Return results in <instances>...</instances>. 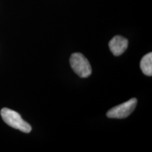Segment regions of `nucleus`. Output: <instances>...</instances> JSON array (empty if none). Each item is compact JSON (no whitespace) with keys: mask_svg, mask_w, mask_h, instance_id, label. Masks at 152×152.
<instances>
[{"mask_svg":"<svg viewBox=\"0 0 152 152\" xmlns=\"http://www.w3.org/2000/svg\"><path fill=\"white\" fill-rule=\"evenodd\" d=\"M1 115L3 121L7 125L25 133H29L32 128L29 123L22 118L18 112L8 108H4L1 110Z\"/></svg>","mask_w":152,"mask_h":152,"instance_id":"f257e3e1","label":"nucleus"},{"mask_svg":"<svg viewBox=\"0 0 152 152\" xmlns=\"http://www.w3.org/2000/svg\"><path fill=\"white\" fill-rule=\"evenodd\" d=\"M109 46L114 56H120L128 48V41L122 36L116 35L110 40Z\"/></svg>","mask_w":152,"mask_h":152,"instance_id":"20e7f679","label":"nucleus"},{"mask_svg":"<svg viewBox=\"0 0 152 152\" xmlns=\"http://www.w3.org/2000/svg\"><path fill=\"white\" fill-rule=\"evenodd\" d=\"M137 104V99L132 98L128 102L112 108L107 112L106 115L110 118H125L129 116L134 111Z\"/></svg>","mask_w":152,"mask_h":152,"instance_id":"7ed1b4c3","label":"nucleus"},{"mask_svg":"<svg viewBox=\"0 0 152 152\" xmlns=\"http://www.w3.org/2000/svg\"><path fill=\"white\" fill-rule=\"evenodd\" d=\"M140 68L142 73L147 76L152 75V53H148L142 57L140 61Z\"/></svg>","mask_w":152,"mask_h":152,"instance_id":"39448f33","label":"nucleus"},{"mask_svg":"<svg viewBox=\"0 0 152 152\" xmlns=\"http://www.w3.org/2000/svg\"><path fill=\"white\" fill-rule=\"evenodd\" d=\"M70 64L74 72L81 77H87L92 73L89 61L80 53H74L70 58Z\"/></svg>","mask_w":152,"mask_h":152,"instance_id":"f03ea898","label":"nucleus"}]
</instances>
